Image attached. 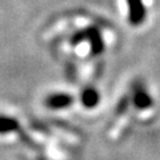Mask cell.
Wrapping results in <instances>:
<instances>
[{
    "label": "cell",
    "instance_id": "4",
    "mask_svg": "<svg viewBox=\"0 0 160 160\" xmlns=\"http://www.w3.org/2000/svg\"><path fill=\"white\" fill-rule=\"evenodd\" d=\"M133 104L139 109H147L152 106V99L144 88H138L133 95Z\"/></svg>",
    "mask_w": 160,
    "mask_h": 160
},
{
    "label": "cell",
    "instance_id": "3",
    "mask_svg": "<svg viewBox=\"0 0 160 160\" xmlns=\"http://www.w3.org/2000/svg\"><path fill=\"white\" fill-rule=\"evenodd\" d=\"M80 100H82V104L86 108H95L99 104V92L93 88H86L84 91L82 92V96H80Z\"/></svg>",
    "mask_w": 160,
    "mask_h": 160
},
{
    "label": "cell",
    "instance_id": "1",
    "mask_svg": "<svg viewBox=\"0 0 160 160\" xmlns=\"http://www.w3.org/2000/svg\"><path fill=\"white\" fill-rule=\"evenodd\" d=\"M128 4V19L132 26H140L146 20V7L143 0H127Z\"/></svg>",
    "mask_w": 160,
    "mask_h": 160
},
{
    "label": "cell",
    "instance_id": "2",
    "mask_svg": "<svg viewBox=\"0 0 160 160\" xmlns=\"http://www.w3.org/2000/svg\"><path fill=\"white\" fill-rule=\"evenodd\" d=\"M73 99L68 93H52L46 99V106L51 109L68 108L72 104Z\"/></svg>",
    "mask_w": 160,
    "mask_h": 160
},
{
    "label": "cell",
    "instance_id": "5",
    "mask_svg": "<svg viewBox=\"0 0 160 160\" xmlns=\"http://www.w3.org/2000/svg\"><path fill=\"white\" fill-rule=\"evenodd\" d=\"M19 129V122L13 118L4 116L0 115V133H9V132H16Z\"/></svg>",
    "mask_w": 160,
    "mask_h": 160
}]
</instances>
